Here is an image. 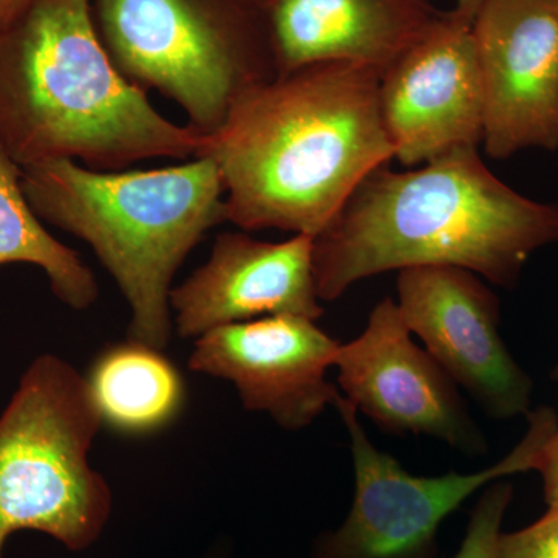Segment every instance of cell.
<instances>
[{
  "instance_id": "obj_1",
  "label": "cell",
  "mask_w": 558,
  "mask_h": 558,
  "mask_svg": "<svg viewBox=\"0 0 558 558\" xmlns=\"http://www.w3.org/2000/svg\"><path fill=\"white\" fill-rule=\"evenodd\" d=\"M380 76L369 65L319 62L247 92L197 154L219 168L227 220L312 238L328 229L360 183L395 159Z\"/></svg>"
},
{
  "instance_id": "obj_2",
  "label": "cell",
  "mask_w": 558,
  "mask_h": 558,
  "mask_svg": "<svg viewBox=\"0 0 558 558\" xmlns=\"http://www.w3.org/2000/svg\"><path fill=\"white\" fill-rule=\"evenodd\" d=\"M557 242V202L523 196L465 146L413 170L371 172L314 240L315 284L333 301L388 271L458 267L512 289L534 253Z\"/></svg>"
},
{
  "instance_id": "obj_3",
  "label": "cell",
  "mask_w": 558,
  "mask_h": 558,
  "mask_svg": "<svg viewBox=\"0 0 558 558\" xmlns=\"http://www.w3.org/2000/svg\"><path fill=\"white\" fill-rule=\"evenodd\" d=\"M205 137L161 116L110 61L90 0H33L0 25V149L21 168L73 160L120 171L196 159Z\"/></svg>"
},
{
  "instance_id": "obj_4",
  "label": "cell",
  "mask_w": 558,
  "mask_h": 558,
  "mask_svg": "<svg viewBox=\"0 0 558 558\" xmlns=\"http://www.w3.org/2000/svg\"><path fill=\"white\" fill-rule=\"evenodd\" d=\"M21 182L38 218L89 244L117 282L130 304V340L167 348L172 279L205 234L227 222L215 161L95 171L50 160L22 168Z\"/></svg>"
},
{
  "instance_id": "obj_5",
  "label": "cell",
  "mask_w": 558,
  "mask_h": 558,
  "mask_svg": "<svg viewBox=\"0 0 558 558\" xmlns=\"http://www.w3.org/2000/svg\"><path fill=\"white\" fill-rule=\"evenodd\" d=\"M101 424L86 376L53 354L33 360L0 414V558L21 531L73 553L98 542L112 513L89 462Z\"/></svg>"
},
{
  "instance_id": "obj_6",
  "label": "cell",
  "mask_w": 558,
  "mask_h": 558,
  "mask_svg": "<svg viewBox=\"0 0 558 558\" xmlns=\"http://www.w3.org/2000/svg\"><path fill=\"white\" fill-rule=\"evenodd\" d=\"M90 13L121 75L179 105L202 137L277 76L259 0H90Z\"/></svg>"
},
{
  "instance_id": "obj_7",
  "label": "cell",
  "mask_w": 558,
  "mask_h": 558,
  "mask_svg": "<svg viewBox=\"0 0 558 558\" xmlns=\"http://www.w3.org/2000/svg\"><path fill=\"white\" fill-rule=\"evenodd\" d=\"M333 409L349 436L354 498L340 526L315 539L312 558H439L444 521L494 481L537 470L558 428L556 411L531 410L526 435L495 464L473 473L417 476L371 442L359 411L341 392Z\"/></svg>"
},
{
  "instance_id": "obj_8",
  "label": "cell",
  "mask_w": 558,
  "mask_h": 558,
  "mask_svg": "<svg viewBox=\"0 0 558 558\" xmlns=\"http://www.w3.org/2000/svg\"><path fill=\"white\" fill-rule=\"evenodd\" d=\"M333 368L341 396L384 432L428 436L469 457L487 453L458 385L411 339L395 300L377 303L357 339L340 343Z\"/></svg>"
},
{
  "instance_id": "obj_9",
  "label": "cell",
  "mask_w": 558,
  "mask_h": 558,
  "mask_svg": "<svg viewBox=\"0 0 558 558\" xmlns=\"http://www.w3.org/2000/svg\"><path fill=\"white\" fill-rule=\"evenodd\" d=\"M398 274L400 314L450 379L490 417L527 414L534 384L502 340L499 301L483 278L458 267Z\"/></svg>"
},
{
  "instance_id": "obj_10",
  "label": "cell",
  "mask_w": 558,
  "mask_h": 558,
  "mask_svg": "<svg viewBox=\"0 0 558 558\" xmlns=\"http://www.w3.org/2000/svg\"><path fill=\"white\" fill-rule=\"evenodd\" d=\"M472 28L487 156L558 149V0H487Z\"/></svg>"
},
{
  "instance_id": "obj_11",
  "label": "cell",
  "mask_w": 558,
  "mask_h": 558,
  "mask_svg": "<svg viewBox=\"0 0 558 558\" xmlns=\"http://www.w3.org/2000/svg\"><path fill=\"white\" fill-rule=\"evenodd\" d=\"M381 121L395 159L416 168L483 142V87L472 21H436L380 76Z\"/></svg>"
},
{
  "instance_id": "obj_12",
  "label": "cell",
  "mask_w": 558,
  "mask_h": 558,
  "mask_svg": "<svg viewBox=\"0 0 558 558\" xmlns=\"http://www.w3.org/2000/svg\"><path fill=\"white\" fill-rule=\"evenodd\" d=\"M340 343L299 315H269L209 330L190 368L236 387L248 411L286 429L310 427L340 396L328 380Z\"/></svg>"
},
{
  "instance_id": "obj_13",
  "label": "cell",
  "mask_w": 558,
  "mask_h": 558,
  "mask_svg": "<svg viewBox=\"0 0 558 558\" xmlns=\"http://www.w3.org/2000/svg\"><path fill=\"white\" fill-rule=\"evenodd\" d=\"M314 240L293 234L267 242L240 231L220 233L207 263L171 290L179 336L199 339L220 326L269 315L322 317Z\"/></svg>"
},
{
  "instance_id": "obj_14",
  "label": "cell",
  "mask_w": 558,
  "mask_h": 558,
  "mask_svg": "<svg viewBox=\"0 0 558 558\" xmlns=\"http://www.w3.org/2000/svg\"><path fill=\"white\" fill-rule=\"evenodd\" d=\"M278 75L344 61L385 72L439 16L432 0H259Z\"/></svg>"
},
{
  "instance_id": "obj_15",
  "label": "cell",
  "mask_w": 558,
  "mask_h": 558,
  "mask_svg": "<svg viewBox=\"0 0 558 558\" xmlns=\"http://www.w3.org/2000/svg\"><path fill=\"white\" fill-rule=\"evenodd\" d=\"M86 380L102 424L124 435L167 427L185 402L178 368L160 349L137 341L106 349Z\"/></svg>"
},
{
  "instance_id": "obj_16",
  "label": "cell",
  "mask_w": 558,
  "mask_h": 558,
  "mask_svg": "<svg viewBox=\"0 0 558 558\" xmlns=\"http://www.w3.org/2000/svg\"><path fill=\"white\" fill-rule=\"evenodd\" d=\"M22 168L0 149V266L31 264L49 279L65 306L89 310L100 295L80 253L51 236L22 190Z\"/></svg>"
},
{
  "instance_id": "obj_17",
  "label": "cell",
  "mask_w": 558,
  "mask_h": 558,
  "mask_svg": "<svg viewBox=\"0 0 558 558\" xmlns=\"http://www.w3.org/2000/svg\"><path fill=\"white\" fill-rule=\"evenodd\" d=\"M512 499L513 487L508 478L494 481L484 487L470 513L461 546L450 558H495Z\"/></svg>"
},
{
  "instance_id": "obj_18",
  "label": "cell",
  "mask_w": 558,
  "mask_h": 558,
  "mask_svg": "<svg viewBox=\"0 0 558 558\" xmlns=\"http://www.w3.org/2000/svg\"><path fill=\"white\" fill-rule=\"evenodd\" d=\"M495 558H558V509L520 531L502 532Z\"/></svg>"
},
{
  "instance_id": "obj_19",
  "label": "cell",
  "mask_w": 558,
  "mask_h": 558,
  "mask_svg": "<svg viewBox=\"0 0 558 558\" xmlns=\"http://www.w3.org/2000/svg\"><path fill=\"white\" fill-rule=\"evenodd\" d=\"M537 472L543 478V492L548 509H558V428L546 444Z\"/></svg>"
},
{
  "instance_id": "obj_20",
  "label": "cell",
  "mask_w": 558,
  "mask_h": 558,
  "mask_svg": "<svg viewBox=\"0 0 558 558\" xmlns=\"http://www.w3.org/2000/svg\"><path fill=\"white\" fill-rule=\"evenodd\" d=\"M33 0H0V25L13 20L14 16L27 9Z\"/></svg>"
},
{
  "instance_id": "obj_21",
  "label": "cell",
  "mask_w": 558,
  "mask_h": 558,
  "mask_svg": "<svg viewBox=\"0 0 558 558\" xmlns=\"http://www.w3.org/2000/svg\"><path fill=\"white\" fill-rule=\"evenodd\" d=\"M486 2L487 0H454V7L451 11L458 14L459 17H462V20L473 22V17L476 16L481 7Z\"/></svg>"
},
{
  "instance_id": "obj_22",
  "label": "cell",
  "mask_w": 558,
  "mask_h": 558,
  "mask_svg": "<svg viewBox=\"0 0 558 558\" xmlns=\"http://www.w3.org/2000/svg\"><path fill=\"white\" fill-rule=\"evenodd\" d=\"M554 379L558 380V366L554 369Z\"/></svg>"
}]
</instances>
